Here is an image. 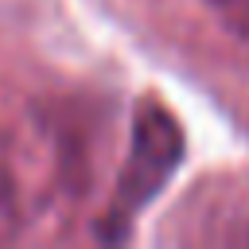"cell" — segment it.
I'll list each match as a JSON object with an SVG mask.
<instances>
[{"label":"cell","instance_id":"6da1fadb","mask_svg":"<svg viewBox=\"0 0 249 249\" xmlns=\"http://www.w3.org/2000/svg\"><path fill=\"white\" fill-rule=\"evenodd\" d=\"M183 156H187V132H183L179 117L156 93H144L136 101V109H132L128 156H124V167L117 175L113 198L105 206L101 237L121 241L132 230L136 214L171 183V175L179 171Z\"/></svg>","mask_w":249,"mask_h":249},{"label":"cell","instance_id":"7a4b0ae2","mask_svg":"<svg viewBox=\"0 0 249 249\" xmlns=\"http://www.w3.org/2000/svg\"><path fill=\"white\" fill-rule=\"evenodd\" d=\"M23 230V191L12 156L0 148V245L16 241Z\"/></svg>","mask_w":249,"mask_h":249},{"label":"cell","instance_id":"3957f363","mask_svg":"<svg viewBox=\"0 0 249 249\" xmlns=\"http://www.w3.org/2000/svg\"><path fill=\"white\" fill-rule=\"evenodd\" d=\"M210 12L226 31H233L237 39H249V0H210Z\"/></svg>","mask_w":249,"mask_h":249}]
</instances>
